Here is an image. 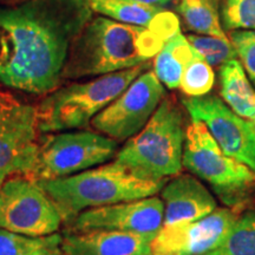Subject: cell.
Returning a JSON list of instances; mask_svg holds the SVG:
<instances>
[{
    "label": "cell",
    "instance_id": "5b68a950",
    "mask_svg": "<svg viewBox=\"0 0 255 255\" xmlns=\"http://www.w3.org/2000/svg\"><path fill=\"white\" fill-rule=\"evenodd\" d=\"M146 69L149 64L143 63L103 75L94 81L76 83L52 91L37 107L40 132H59L88 127Z\"/></svg>",
    "mask_w": 255,
    "mask_h": 255
},
{
    "label": "cell",
    "instance_id": "3957f363",
    "mask_svg": "<svg viewBox=\"0 0 255 255\" xmlns=\"http://www.w3.org/2000/svg\"><path fill=\"white\" fill-rule=\"evenodd\" d=\"M167 182L143 180L114 161L72 176L38 183L69 225L84 210L155 196Z\"/></svg>",
    "mask_w": 255,
    "mask_h": 255
},
{
    "label": "cell",
    "instance_id": "6da1fadb",
    "mask_svg": "<svg viewBox=\"0 0 255 255\" xmlns=\"http://www.w3.org/2000/svg\"><path fill=\"white\" fill-rule=\"evenodd\" d=\"M92 13L89 0L0 4V82L30 94L55 90L70 47Z\"/></svg>",
    "mask_w": 255,
    "mask_h": 255
},
{
    "label": "cell",
    "instance_id": "ac0fdd59",
    "mask_svg": "<svg viewBox=\"0 0 255 255\" xmlns=\"http://www.w3.org/2000/svg\"><path fill=\"white\" fill-rule=\"evenodd\" d=\"M94 12L123 24L148 27L156 15L162 12L158 6L138 0H89Z\"/></svg>",
    "mask_w": 255,
    "mask_h": 255
},
{
    "label": "cell",
    "instance_id": "52a82bcc",
    "mask_svg": "<svg viewBox=\"0 0 255 255\" xmlns=\"http://www.w3.org/2000/svg\"><path fill=\"white\" fill-rule=\"evenodd\" d=\"M119 142L92 131L56 132L40 137L27 178L36 182L72 176L116 155Z\"/></svg>",
    "mask_w": 255,
    "mask_h": 255
},
{
    "label": "cell",
    "instance_id": "cb8c5ba5",
    "mask_svg": "<svg viewBox=\"0 0 255 255\" xmlns=\"http://www.w3.org/2000/svg\"><path fill=\"white\" fill-rule=\"evenodd\" d=\"M221 19L227 30L255 31V0H223Z\"/></svg>",
    "mask_w": 255,
    "mask_h": 255
},
{
    "label": "cell",
    "instance_id": "9c48e42d",
    "mask_svg": "<svg viewBox=\"0 0 255 255\" xmlns=\"http://www.w3.org/2000/svg\"><path fill=\"white\" fill-rule=\"evenodd\" d=\"M62 222L59 210L36 181L13 176L0 186V229L45 237L58 232Z\"/></svg>",
    "mask_w": 255,
    "mask_h": 255
},
{
    "label": "cell",
    "instance_id": "30bf717a",
    "mask_svg": "<svg viewBox=\"0 0 255 255\" xmlns=\"http://www.w3.org/2000/svg\"><path fill=\"white\" fill-rule=\"evenodd\" d=\"M164 95L155 72L146 71L91 121L92 127L115 141H128L145 127Z\"/></svg>",
    "mask_w": 255,
    "mask_h": 255
},
{
    "label": "cell",
    "instance_id": "5bb4252c",
    "mask_svg": "<svg viewBox=\"0 0 255 255\" xmlns=\"http://www.w3.org/2000/svg\"><path fill=\"white\" fill-rule=\"evenodd\" d=\"M161 197L164 203L163 226L196 221L218 209L215 197L209 189L188 174H178L165 183Z\"/></svg>",
    "mask_w": 255,
    "mask_h": 255
},
{
    "label": "cell",
    "instance_id": "484cf974",
    "mask_svg": "<svg viewBox=\"0 0 255 255\" xmlns=\"http://www.w3.org/2000/svg\"><path fill=\"white\" fill-rule=\"evenodd\" d=\"M138 1H142V2H145V4L158 6V7H161V6L169 4L171 0H138Z\"/></svg>",
    "mask_w": 255,
    "mask_h": 255
},
{
    "label": "cell",
    "instance_id": "9a60e30c",
    "mask_svg": "<svg viewBox=\"0 0 255 255\" xmlns=\"http://www.w3.org/2000/svg\"><path fill=\"white\" fill-rule=\"evenodd\" d=\"M152 239L114 231H68L63 234L64 255H152Z\"/></svg>",
    "mask_w": 255,
    "mask_h": 255
},
{
    "label": "cell",
    "instance_id": "4316f807",
    "mask_svg": "<svg viewBox=\"0 0 255 255\" xmlns=\"http://www.w3.org/2000/svg\"><path fill=\"white\" fill-rule=\"evenodd\" d=\"M11 1H13V0H0V2H2V4H8Z\"/></svg>",
    "mask_w": 255,
    "mask_h": 255
},
{
    "label": "cell",
    "instance_id": "ffe728a7",
    "mask_svg": "<svg viewBox=\"0 0 255 255\" xmlns=\"http://www.w3.org/2000/svg\"><path fill=\"white\" fill-rule=\"evenodd\" d=\"M177 11L189 30L203 36L227 38L213 0H181Z\"/></svg>",
    "mask_w": 255,
    "mask_h": 255
},
{
    "label": "cell",
    "instance_id": "7402d4cb",
    "mask_svg": "<svg viewBox=\"0 0 255 255\" xmlns=\"http://www.w3.org/2000/svg\"><path fill=\"white\" fill-rule=\"evenodd\" d=\"M215 83V73L212 66L195 52L187 64L181 77L180 89L188 97H202L212 91Z\"/></svg>",
    "mask_w": 255,
    "mask_h": 255
},
{
    "label": "cell",
    "instance_id": "8992f818",
    "mask_svg": "<svg viewBox=\"0 0 255 255\" xmlns=\"http://www.w3.org/2000/svg\"><path fill=\"white\" fill-rule=\"evenodd\" d=\"M182 162L231 208L246 202L255 189V171L226 155L201 121L187 127Z\"/></svg>",
    "mask_w": 255,
    "mask_h": 255
},
{
    "label": "cell",
    "instance_id": "603a6c76",
    "mask_svg": "<svg viewBox=\"0 0 255 255\" xmlns=\"http://www.w3.org/2000/svg\"><path fill=\"white\" fill-rule=\"evenodd\" d=\"M191 47L209 64L210 66H220L235 59L237 52L228 38H220L203 34L187 36Z\"/></svg>",
    "mask_w": 255,
    "mask_h": 255
},
{
    "label": "cell",
    "instance_id": "7c38bea8",
    "mask_svg": "<svg viewBox=\"0 0 255 255\" xmlns=\"http://www.w3.org/2000/svg\"><path fill=\"white\" fill-rule=\"evenodd\" d=\"M164 203L156 196L97 207L78 214L69 231H114L154 238L163 227Z\"/></svg>",
    "mask_w": 255,
    "mask_h": 255
},
{
    "label": "cell",
    "instance_id": "7a4b0ae2",
    "mask_svg": "<svg viewBox=\"0 0 255 255\" xmlns=\"http://www.w3.org/2000/svg\"><path fill=\"white\" fill-rule=\"evenodd\" d=\"M180 32L175 14L159 12L148 27L92 18L70 47L62 79L108 75L141 65Z\"/></svg>",
    "mask_w": 255,
    "mask_h": 255
},
{
    "label": "cell",
    "instance_id": "4fadbf2b",
    "mask_svg": "<svg viewBox=\"0 0 255 255\" xmlns=\"http://www.w3.org/2000/svg\"><path fill=\"white\" fill-rule=\"evenodd\" d=\"M238 216L232 209H216L206 218L163 226L151 241L152 255H206L226 238Z\"/></svg>",
    "mask_w": 255,
    "mask_h": 255
},
{
    "label": "cell",
    "instance_id": "d6986e66",
    "mask_svg": "<svg viewBox=\"0 0 255 255\" xmlns=\"http://www.w3.org/2000/svg\"><path fill=\"white\" fill-rule=\"evenodd\" d=\"M0 255H64L63 235L28 237L0 229Z\"/></svg>",
    "mask_w": 255,
    "mask_h": 255
},
{
    "label": "cell",
    "instance_id": "277c9868",
    "mask_svg": "<svg viewBox=\"0 0 255 255\" xmlns=\"http://www.w3.org/2000/svg\"><path fill=\"white\" fill-rule=\"evenodd\" d=\"M184 139L182 113L171 98H163L145 127L117 151L115 161L143 180H168L182 170Z\"/></svg>",
    "mask_w": 255,
    "mask_h": 255
},
{
    "label": "cell",
    "instance_id": "d4e9b609",
    "mask_svg": "<svg viewBox=\"0 0 255 255\" xmlns=\"http://www.w3.org/2000/svg\"><path fill=\"white\" fill-rule=\"evenodd\" d=\"M229 37L242 68L255 87V31H232Z\"/></svg>",
    "mask_w": 255,
    "mask_h": 255
},
{
    "label": "cell",
    "instance_id": "44dd1931",
    "mask_svg": "<svg viewBox=\"0 0 255 255\" xmlns=\"http://www.w3.org/2000/svg\"><path fill=\"white\" fill-rule=\"evenodd\" d=\"M206 255H255V209L238 218L221 244Z\"/></svg>",
    "mask_w": 255,
    "mask_h": 255
},
{
    "label": "cell",
    "instance_id": "2e32d148",
    "mask_svg": "<svg viewBox=\"0 0 255 255\" xmlns=\"http://www.w3.org/2000/svg\"><path fill=\"white\" fill-rule=\"evenodd\" d=\"M220 94L235 114L255 126V90L240 60L233 59L221 65Z\"/></svg>",
    "mask_w": 255,
    "mask_h": 255
},
{
    "label": "cell",
    "instance_id": "8fae6325",
    "mask_svg": "<svg viewBox=\"0 0 255 255\" xmlns=\"http://www.w3.org/2000/svg\"><path fill=\"white\" fill-rule=\"evenodd\" d=\"M191 120L203 122L222 151L255 171V126L213 95L183 98Z\"/></svg>",
    "mask_w": 255,
    "mask_h": 255
},
{
    "label": "cell",
    "instance_id": "ba28073f",
    "mask_svg": "<svg viewBox=\"0 0 255 255\" xmlns=\"http://www.w3.org/2000/svg\"><path fill=\"white\" fill-rule=\"evenodd\" d=\"M39 132L37 107L0 91V186L8 178L30 174Z\"/></svg>",
    "mask_w": 255,
    "mask_h": 255
},
{
    "label": "cell",
    "instance_id": "e0dca14e",
    "mask_svg": "<svg viewBox=\"0 0 255 255\" xmlns=\"http://www.w3.org/2000/svg\"><path fill=\"white\" fill-rule=\"evenodd\" d=\"M195 52L187 37L177 32L155 57L154 72L156 77L169 89L180 88L183 70L195 56Z\"/></svg>",
    "mask_w": 255,
    "mask_h": 255
}]
</instances>
